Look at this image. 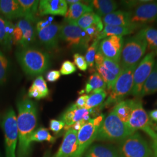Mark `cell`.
<instances>
[{
    "instance_id": "6da1fadb",
    "label": "cell",
    "mask_w": 157,
    "mask_h": 157,
    "mask_svg": "<svg viewBox=\"0 0 157 157\" xmlns=\"http://www.w3.org/2000/svg\"><path fill=\"white\" fill-rule=\"evenodd\" d=\"M18 147L17 157H29L31 152L30 137L37 124V108L33 101L22 99L17 102Z\"/></svg>"
},
{
    "instance_id": "7a4b0ae2",
    "label": "cell",
    "mask_w": 157,
    "mask_h": 157,
    "mask_svg": "<svg viewBox=\"0 0 157 157\" xmlns=\"http://www.w3.org/2000/svg\"><path fill=\"white\" fill-rule=\"evenodd\" d=\"M16 56L24 72L32 76L45 72L50 65V56L47 53L32 47L17 51Z\"/></svg>"
},
{
    "instance_id": "3957f363",
    "label": "cell",
    "mask_w": 157,
    "mask_h": 157,
    "mask_svg": "<svg viewBox=\"0 0 157 157\" xmlns=\"http://www.w3.org/2000/svg\"><path fill=\"white\" fill-rule=\"evenodd\" d=\"M134 132L112 111L105 117L98 130L95 141L119 142Z\"/></svg>"
},
{
    "instance_id": "277c9868",
    "label": "cell",
    "mask_w": 157,
    "mask_h": 157,
    "mask_svg": "<svg viewBox=\"0 0 157 157\" xmlns=\"http://www.w3.org/2000/svg\"><path fill=\"white\" fill-rule=\"evenodd\" d=\"M137 65L122 69V71L117 79L110 95L107 101L102 105L103 107H109L116 105L119 102L131 94L133 86V75Z\"/></svg>"
},
{
    "instance_id": "5b68a950",
    "label": "cell",
    "mask_w": 157,
    "mask_h": 157,
    "mask_svg": "<svg viewBox=\"0 0 157 157\" xmlns=\"http://www.w3.org/2000/svg\"><path fill=\"white\" fill-rule=\"evenodd\" d=\"M147 47V43L140 31L126 40L121 56V69L137 65L138 62L144 55Z\"/></svg>"
},
{
    "instance_id": "8992f818",
    "label": "cell",
    "mask_w": 157,
    "mask_h": 157,
    "mask_svg": "<svg viewBox=\"0 0 157 157\" xmlns=\"http://www.w3.org/2000/svg\"><path fill=\"white\" fill-rule=\"evenodd\" d=\"M119 157H151V148L146 139L138 132L118 142Z\"/></svg>"
},
{
    "instance_id": "52a82bcc",
    "label": "cell",
    "mask_w": 157,
    "mask_h": 157,
    "mask_svg": "<svg viewBox=\"0 0 157 157\" xmlns=\"http://www.w3.org/2000/svg\"><path fill=\"white\" fill-rule=\"evenodd\" d=\"M104 114L90 119L78 132L77 148L72 157H83L84 152L95 141L98 130L105 118Z\"/></svg>"
},
{
    "instance_id": "ba28073f",
    "label": "cell",
    "mask_w": 157,
    "mask_h": 157,
    "mask_svg": "<svg viewBox=\"0 0 157 157\" xmlns=\"http://www.w3.org/2000/svg\"><path fill=\"white\" fill-rule=\"evenodd\" d=\"M1 126L4 135L6 157H17L18 132L17 116L12 108H9L4 113Z\"/></svg>"
},
{
    "instance_id": "9c48e42d",
    "label": "cell",
    "mask_w": 157,
    "mask_h": 157,
    "mask_svg": "<svg viewBox=\"0 0 157 157\" xmlns=\"http://www.w3.org/2000/svg\"><path fill=\"white\" fill-rule=\"evenodd\" d=\"M127 124L134 132L140 130L148 135L152 141L157 140V134L152 128L151 121L139 99L135 100L133 111Z\"/></svg>"
},
{
    "instance_id": "30bf717a",
    "label": "cell",
    "mask_w": 157,
    "mask_h": 157,
    "mask_svg": "<svg viewBox=\"0 0 157 157\" xmlns=\"http://www.w3.org/2000/svg\"><path fill=\"white\" fill-rule=\"evenodd\" d=\"M59 38L72 49H86L90 41L84 30L74 23H66L61 26Z\"/></svg>"
},
{
    "instance_id": "8fae6325",
    "label": "cell",
    "mask_w": 157,
    "mask_h": 157,
    "mask_svg": "<svg viewBox=\"0 0 157 157\" xmlns=\"http://www.w3.org/2000/svg\"><path fill=\"white\" fill-rule=\"evenodd\" d=\"M155 53L151 52L147 54L141 61L135 69L133 75V86L131 94L140 97L143 87L155 65Z\"/></svg>"
},
{
    "instance_id": "7c38bea8",
    "label": "cell",
    "mask_w": 157,
    "mask_h": 157,
    "mask_svg": "<svg viewBox=\"0 0 157 157\" xmlns=\"http://www.w3.org/2000/svg\"><path fill=\"white\" fill-rule=\"evenodd\" d=\"M34 39V30L31 22L25 19L19 20L15 25L13 44L19 45L22 48H26Z\"/></svg>"
},
{
    "instance_id": "4fadbf2b",
    "label": "cell",
    "mask_w": 157,
    "mask_h": 157,
    "mask_svg": "<svg viewBox=\"0 0 157 157\" xmlns=\"http://www.w3.org/2000/svg\"><path fill=\"white\" fill-rule=\"evenodd\" d=\"M123 46L122 37L112 36L102 39L99 44L98 50L105 58L119 63Z\"/></svg>"
},
{
    "instance_id": "5bb4252c",
    "label": "cell",
    "mask_w": 157,
    "mask_h": 157,
    "mask_svg": "<svg viewBox=\"0 0 157 157\" xmlns=\"http://www.w3.org/2000/svg\"><path fill=\"white\" fill-rule=\"evenodd\" d=\"M141 2L132 13L131 22L143 25L153 22L157 18V2Z\"/></svg>"
},
{
    "instance_id": "9a60e30c",
    "label": "cell",
    "mask_w": 157,
    "mask_h": 157,
    "mask_svg": "<svg viewBox=\"0 0 157 157\" xmlns=\"http://www.w3.org/2000/svg\"><path fill=\"white\" fill-rule=\"evenodd\" d=\"M91 113L92 109L80 108L73 104L62 113L60 120L65 123V128L68 130L78 121L82 120L88 121L90 120Z\"/></svg>"
},
{
    "instance_id": "2e32d148",
    "label": "cell",
    "mask_w": 157,
    "mask_h": 157,
    "mask_svg": "<svg viewBox=\"0 0 157 157\" xmlns=\"http://www.w3.org/2000/svg\"><path fill=\"white\" fill-rule=\"evenodd\" d=\"M61 25L52 23L51 25L38 31V36L41 43L48 50H54L58 44Z\"/></svg>"
},
{
    "instance_id": "e0dca14e",
    "label": "cell",
    "mask_w": 157,
    "mask_h": 157,
    "mask_svg": "<svg viewBox=\"0 0 157 157\" xmlns=\"http://www.w3.org/2000/svg\"><path fill=\"white\" fill-rule=\"evenodd\" d=\"M67 11V4L65 0H41L38 7L39 14L41 16L65 15Z\"/></svg>"
},
{
    "instance_id": "ac0fdd59",
    "label": "cell",
    "mask_w": 157,
    "mask_h": 157,
    "mask_svg": "<svg viewBox=\"0 0 157 157\" xmlns=\"http://www.w3.org/2000/svg\"><path fill=\"white\" fill-rule=\"evenodd\" d=\"M77 136L76 130H67L58 151L52 157H72L77 148Z\"/></svg>"
},
{
    "instance_id": "d6986e66",
    "label": "cell",
    "mask_w": 157,
    "mask_h": 157,
    "mask_svg": "<svg viewBox=\"0 0 157 157\" xmlns=\"http://www.w3.org/2000/svg\"><path fill=\"white\" fill-rule=\"evenodd\" d=\"M84 157H119L117 147L110 144H92L84 152Z\"/></svg>"
},
{
    "instance_id": "ffe728a7",
    "label": "cell",
    "mask_w": 157,
    "mask_h": 157,
    "mask_svg": "<svg viewBox=\"0 0 157 157\" xmlns=\"http://www.w3.org/2000/svg\"><path fill=\"white\" fill-rule=\"evenodd\" d=\"M141 25L133 23L132 25L128 26H113V25H105L101 33L99 34L98 40L104 39L108 37L112 36H121L133 33L137 29L140 27Z\"/></svg>"
},
{
    "instance_id": "44dd1931",
    "label": "cell",
    "mask_w": 157,
    "mask_h": 157,
    "mask_svg": "<svg viewBox=\"0 0 157 157\" xmlns=\"http://www.w3.org/2000/svg\"><path fill=\"white\" fill-rule=\"evenodd\" d=\"M0 13L10 20L24 17L17 0H0Z\"/></svg>"
},
{
    "instance_id": "7402d4cb",
    "label": "cell",
    "mask_w": 157,
    "mask_h": 157,
    "mask_svg": "<svg viewBox=\"0 0 157 157\" xmlns=\"http://www.w3.org/2000/svg\"><path fill=\"white\" fill-rule=\"evenodd\" d=\"M15 25L0 17V45L6 50L11 49L13 44V36Z\"/></svg>"
},
{
    "instance_id": "603a6c76",
    "label": "cell",
    "mask_w": 157,
    "mask_h": 157,
    "mask_svg": "<svg viewBox=\"0 0 157 157\" xmlns=\"http://www.w3.org/2000/svg\"><path fill=\"white\" fill-rule=\"evenodd\" d=\"M132 12L118 11L103 17L102 22L105 25L128 26L132 25L131 22Z\"/></svg>"
},
{
    "instance_id": "cb8c5ba5",
    "label": "cell",
    "mask_w": 157,
    "mask_h": 157,
    "mask_svg": "<svg viewBox=\"0 0 157 157\" xmlns=\"http://www.w3.org/2000/svg\"><path fill=\"white\" fill-rule=\"evenodd\" d=\"M90 12H94L90 5H87L81 2L70 5L69 10L65 15V22H75L85 13Z\"/></svg>"
},
{
    "instance_id": "d4e9b609",
    "label": "cell",
    "mask_w": 157,
    "mask_h": 157,
    "mask_svg": "<svg viewBox=\"0 0 157 157\" xmlns=\"http://www.w3.org/2000/svg\"><path fill=\"white\" fill-rule=\"evenodd\" d=\"M48 94L49 90L44 79L42 76H39L34 80L33 84L29 90V97L36 100H40L44 98Z\"/></svg>"
},
{
    "instance_id": "484cf974",
    "label": "cell",
    "mask_w": 157,
    "mask_h": 157,
    "mask_svg": "<svg viewBox=\"0 0 157 157\" xmlns=\"http://www.w3.org/2000/svg\"><path fill=\"white\" fill-rule=\"evenodd\" d=\"M135 100H127L119 102L113 109L118 118L124 123L128 124L135 104Z\"/></svg>"
},
{
    "instance_id": "4316f807",
    "label": "cell",
    "mask_w": 157,
    "mask_h": 157,
    "mask_svg": "<svg viewBox=\"0 0 157 157\" xmlns=\"http://www.w3.org/2000/svg\"><path fill=\"white\" fill-rule=\"evenodd\" d=\"M90 5L95 10L99 17H105L112 13L118 8L117 3L111 0H94L90 1Z\"/></svg>"
},
{
    "instance_id": "83f0119b",
    "label": "cell",
    "mask_w": 157,
    "mask_h": 157,
    "mask_svg": "<svg viewBox=\"0 0 157 157\" xmlns=\"http://www.w3.org/2000/svg\"><path fill=\"white\" fill-rule=\"evenodd\" d=\"M23 12V17L29 22L36 21V15L38 12L39 1L38 0H17Z\"/></svg>"
},
{
    "instance_id": "f1b7e54d",
    "label": "cell",
    "mask_w": 157,
    "mask_h": 157,
    "mask_svg": "<svg viewBox=\"0 0 157 157\" xmlns=\"http://www.w3.org/2000/svg\"><path fill=\"white\" fill-rule=\"evenodd\" d=\"M107 86L104 80L98 72L93 73L88 79L84 90L81 91V94L86 93H93L101 90H105Z\"/></svg>"
},
{
    "instance_id": "f546056e",
    "label": "cell",
    "mask_w": 157,
    "mask_h": 157,
    "mask_svg": "<svg viewBox=\"0 0 157 157\" xmlns=\"http://www.w3.org/2000/svg\"><path fill=\"white\" fill-rule=\"evenodd\" d=\"M157 92V62L155 63L151 73L147 79L141 92L140 97L150 95Z\"/></svg>"
},
{
    "instance_id": "4dcf8cb0",
    "label": "cell",
    "mask_w": 157,
    "mask_h": 157,
    "mask_svg": "<svg viewBox=\"0 0 157 157\" xmlns=\"http://www.w3.org/2000/svg\"><path fill=\"white\" fill-rule=\"evenodd\" d=\"M94 62L95 63V65L100 64L103 65L108 70L115 75L117 77L119 76L122 71V69L119 66V63L103 56L101 52L98 50L95 55Z\"/></svg>"
},
{
    "instance_id": "1f68e13d",
    "label": "cell",
    "mask_w": 157,
    "mask_h": 157,
    "mask_svg": "<svg viewBox=\"0 0 157 157\" xmlns=\"http://www.w3.org/2000/svg\"><path fill=\"white\" fill-rule=\"evenodd\" d=\"M73 23L78 26L80 28L85 30L93 25L102 23V21H101V17H99L95 12H90L85 13Z\"/></svg>"
},
{
    "instance_id": "d6a6232c",
    "label": "cell",
    "mask_w": 157,
    "mask_h": 157,
    "mask_svg": "<svg viewBox=\"0 0 157 157\" xmlns=\"http://www.w3.org/2000/svg\"><path fill=\"white\" fill-rule=\"evenodd\" d=\"M48 141L51 143H54L56 138L51 135L48 130L44 128H41L34 130L30 137V142H43Z\"/></svg>"
},
{
    "instance_id": "836d02e7",
    "label": "cell",
    "mask_w": 157,
    "mask_h": 157,
    "mask_svg": "<svg viewBox=\"0 0 157 157\" xmlns=\"http://www.w3.org/2000/svg\"><path fill=\"white\" fill-rule=\"evenodd\" d=\"M95 67L98 71V73H99V75L101 76V78L105 83L107 89L111 91L118 77H117L115 75H113L109 70H108L102 64L97 65H95Z\"/></svg>"
},
{
    "instance_id": "e575fe53",
    "label": "cell",
    "mask_w": 157,
    "mask_h": 157,
    "mask_svg": "<svg viewBox=\"0 0 157 157\" xmlns=\"http://www.w3.org/2000/svg\"><path fill=\"white\" fill-rule=\"evenodd\" d=\"M107 96V93L105 90H101L91 93V95H89L84 108L90 110L100 105Z\"/></svg>"
},
{
    "instance_id": "d590c367",
    "label": "cell",
    "mask_w": 157,
    "mask_h": 157,
    "mask_svg": "<svg viewBox=\"0 0 157 157\" xmlns=\"http://www.w3.org/2000/svg\"><path fill=\"white\" fill-rule=\"evenodd\" d=\"M150 50L157 49V30L151 27H147L140 30Z\"/></svg>"
},
{
    "instance_id": "8d00e7d4",
    "label": "cell",
    "mask_w": 157,
    "mask_h": 157,
    "mask_svg": "<svg viewBox=\"0 0 157 157\" xmlns=\"http://www.w3.org/2000/svg\"><path fill=\"white\" fill-rule=\"evenodd\" d=\"M9 67L10 62L8 58L5 54L0 50V86L3 85L6 83Z\"/></svg>"
},
{
    "instance_id": "74e56055",
    "label": "cell",
    "mask_w": 157,
    "mask_h": 157,
    "mask_svg": "<svg viewBox=\"0 0 157 157\" xmlns=\"http://www.w3.org/2000/svg\"><path fill=\"white\" fill-rule=\"evenodd\" d=\"M99 41L98 40H94L91 45L89 47L87 48V50L86 52V54L85 55V59L87 62L88 65V67L90 68L94 67V59H95V56L97 51L98 50L99 47Z\"/></svg>"
},
{
    "instance_id": "f35d334b",
    "label": "cell",
    "mask_w": 157,
    "mask_h": 157,
    "mask_svg": "<svg viewBox=\"0 0 157 157\" xmlns=\"http://www.w3.org/2000/svg\"><path fill=\"white\" fill-rule=\"evenodd\" d=\"M103 30V23L94 24L91 25L89 28L84 30L87 34L90 42L98 40L100 33Z\"/></svg>"
},
{
    "instance_id": "ab89813d",
    "label": "cell",
    "mask_w": 157,
    "mask_h": 157,
    "mask_svg": "<svg viewBox=\"0 0 157 157\" xmlns=\"http://www.w3.org/2000/svg\"><path fill=\"white\" fill-rule=\"evenodd\" d=\"M76 71V67L75 64L69 61H66L62 63L59 72L63 75H67L75 73Z\"/></svg>"
},
{
    "instance_id": "60d3db41",
    "label": "cell",
    "mask_w": 157,
    "mask_h": 157,
    "mask_svg": "<svg viewBox=\"0 0 157 157\" xmlns=\"http://www.w3.org/2000/svg\"><path fill=\"white\" fill-rule=\"evenodd\" d=\"M73 59L75 64L80 71H86L87 69L88 65L85 59L84 56L79 54L78 53H76L73 56Z\"/></svg>"
},
{
    "instance_id": "b9f144b4",
    "label": "cell",
    "mask_w": 157,
    "mask_h": 157,
    "mask_svg": "<svg viewBox=\"0 0 157 157\" xmlns=\"http://www.w3.org/2000/svg\"><path fill=\"white\" fill-rule=\"evenodd\" d=\"M65 123L61 120L51 119L50 122V129L53 132L58 133L65 128Z\"/></svg>"
},
{
    "instance_id": "7bdbcfd3",
    "label": "cell",
    "mask_w": 157,
    "mask_h": 157,
    "mask_svg": "<svg viewBox=\"0 0 157 157\" xmlns=\"http://www.w3.org/2000/svg\"><path fill=\"white\" fill-rule=\"evenodd\" d=\"M54 21V17H48L47 19L39 21L37 23L36 25V29L37 31H40L42 30L43 29L45 28L46 27L51 25Z\"/></svg>"
},
{
    "instance_id": "ee69618b",
    "label": "cell",
    "mask_w": 157,
    "mask_h": 157,
    "mask_svg": "<svg viewBox=\"0 0 157 157\" xmlns=\"http://www.w3.org/2000/svg\"><path fill=\"white\" fill-rule=\"evenodd\" d=\"M61 77V73L58 71H51L47 74L46 78L48 82H55Z\"/></svg>"
},
{
    "instance_id": "f6af8a7d",
    "label": "cell",
    "mask_w": 157,
    "mask_h": 157,
    "mask_svg": "<svg viewBox=\"0 0 157 157\" xmlns=\"http://www.w3.org/2000/svg\"><path fill=\"white\" fill-rule=\"evenodd\" d=\"M89 97V95L87 94H83L80 96L75 103V105L80 108H84Z\"/></svg>"
},
{
    "instance_id": "bcb514c9",
    "label": "cell",
    "mask_w": 157,
    "mask_h": 157,
    "mask_svg": "<svg viewBox=\"0 0 157 157\" xmlns=\"http://www.w3.org/2000/svg\"><path fill=\"white\" fill-rule=\"evenodd\" d=\"M87 122V121H84V120L80 121H78V122H77L76 123H75L74 124H73L71 128V129H74V130H76L77 132H78V130L83 127V126L84 124H86ZM71 128H70V129H71Z\"/></svg>"
},
{
    "instance_id": "7dc6e473",
    "label": "cell",
    "mask_w": 157,
    "mask_h": 157,
    "mask_svg": "<svg viewBox=\"0 0 157 157\" xmlns=\"http://www.w3.org/2000/svg\"><path fill=\"white\" fill-rule=\"evenodd\" d=\"M149 118H150L151 122H153L154 123H157V109H154L149 112Z\"/></svg>"
},
{
    "instance_id": "c3c4849f",
    "label": "cell",
    "mask_w": 157,
    "mask_h": 157,
    "mask_svg": "<svg viewBox=\"0 0 157 157\" xmlns=\"http://www.w3.org/2000/svg\"><path fill=\"white\" fill-rule=\"evenodd\" d=\"M152 154L154 157H157V140L152 141Z\"/></svg>"
},
{
    "instance_id": "681fc988",
    "label": "cell",
    "mask_w": 157,
    "mask_h": 157,
    "mask_svg": "<svg viewBox=\"0 0 157 157\" xmlns=\"http://www.w3.org/2000/svg\"><path fill=\"white\" fill-rule=\"evenodd\" d=\"M67 3L68 4H70V5H72L73 4H76V3H78L79 2H81V1H79V0H67L66 1Z\"/></svg>"
},
{
    "instance_id": "f907efd6",
    "label": "cell",
    "mask_w": 157,
    "mask_h": 157,
    "mask_svg": "<svg viewBox=\"0 0 157 157\" xmlns=\"http://www.w3.org/2000/svg\"><path fill=\"white\" fill-rule=\"evenodd\" d=\"M152 128L157 134V123H154L152 122Z\"/></svg>"
},
{
    "instance_id": "816d5d0a",
    "label": "cell",
    "mask_w": 157,
    "mask_h": 157,
    "mask_svg": "<svg viewBox=\"0 0 157 157\" xmlns=\"http://www.w3.org/2000/svg\"><path fill=\"white\" fill-rule=\"evenodd\" d=\"M44 157H50V152H47Z\"/></svg>"
},
{
    "instance_id": "f5cc1de1",
    "label": "cell",
    "mask_w": 157,
    "mask_h": 157,
    "mask_svg": "<svg viewBox=\"0 0 157 157\" xmlns=\"http://www.w3.org/2000/svg\"><path fill=\"white\" fill-rule=\"evenodd\" d=\"M155 53H156V54L157 55V49L156 50V52H155Z\"/></svg>"
},
{
    "instance_id": "db71d44e",
    "label": "cell",
    "mask_w": 157,
    "mask_h": 157,
    "mask_svg": "<svg viewBox=\"0 0 157 157\" xmlns=\"http://www.w3.org/2000/svg\"><path fill=\"white\" fill-rule=\"evenodd\" d=\"M0 157H1V155H0Z\"/></svg>"
}]
</instances>
